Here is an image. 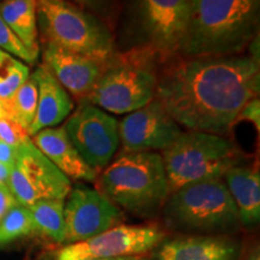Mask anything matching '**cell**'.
Returning a JSON list of instances; mask_svg holds the SVG:
<instances>
[{"mask_svg":"<svg viewBox=\"0 0 260 260\" xmlns=\"http://www.w3.org/2000/svg\"><path fill=\"white\" fill-rule=\"evenodd\" d=\"M259 89L256 38L248 53L168 61L158 74L155 98L182 129L226 136Z\"/></svg>","mask_w":260,"mask_h":260,"instance_id":"1","label":"cell"},{"mask_svg":"<svg viewBox=\"0 0 260 260\" xmlns=\"http://www.w3.org/2000/svg\"><path fill=\"white\" fill-rule=\"evenodd\" d=\"M178 58L245 53L259 38L260 0H189Z\"/></svg>","mask_w":260,"mask_h":260,"instance_id":"2","label":"cell"},{"mask_svg":"<svg viewBox=\"0 0 260 260\" xmlns=\"http://www.w3.org/2000/svg\"><path fill=\"white\" fill-rule=\"evenodd\" d=\"M189 0H126L125 22L116 41L121 53H139L165 64L180 56Z\"/></svg>","mask_w":260,"mask_h":260,"instance_id":"3","label":"cell"},{"mask_svg":"<svg viewBox=\"0 0 260 260\" xmlns=\"http://www.w3.org/2000/svg\"><path fill=\"white\" fill-rule=\"evenodd\" d=\"M98 187L115 206L138 217L154 216L170 194L157 152H122L102 171Z\"/></svg>","mask_w":260,"mask_h":260,"instance_id":"4","label":"cell"},{"mask_svg":"<svg viewBox=\"0 0 260 260\" xmlns=\"http://www.w3.org/2000/svg\"><path fill=\"white\" fill-rule=\"evenodd\" d=\"M162 214L168 228L188 235H226L241 225L223 178L193 182L172 191Z\"/></svg>","mask_w":260,"mask_h":260,"instance_id":"5","label":"cell"},{"mask_svg":"<svg viewBox=\"0 0 260 260\" xmlns=\"http://www.w3.org/2000/svg\"><path fill=\"white\" fill-rule=\"evenodd\" d=\"M41 46L110 59L117 53L116 39L100 18L68 0H37Z\"/></svg>","mask_w":260,"mask_h":260,"instance_id":"6","label":"cell"},{"mask_svg":"<svg viewBox=\"0 0 260 260\" xmlns=\"http://www.w3.org/2000/svg\"><path fill=\"white\" fill-rule=\"evenodd\" d=\"M160 155L170 193L193 182L223 178L245 159L233 140L201 132H183Z\"/></svg>","mask_w":260,"mask_h":260,"instance_id":"7","label":"cell"},{"mask_svg":"<svg viewBox=\"0 0 260 260\" xmlns=\"http://www.w3.org/2000/svg\"><path fill=\"white\" fill-rule=\"evenodd\" d=\"M157 65V61L145 54L117 52L84 100L115 115L141 109L155 99Z\"/></svg>","mask_w":260,"mask_h":260,"instance_id":"8","label":"cell"},{"mask_svg":"<svg viewBox=\"0 0 260 260\" xmlns=\"http://www.w3.org/2000/svg\"><path fill=\"white\" fill-rule=\"evenodd\" d=\"M8 187L17 204L28 207L41 200H65L71 181L30 141L18 146Z\"/></svg>","mask_w":260,"mask_h":260,"instance_id":"9","label":"cell"},{"mask_svg":"<svg viewBox=\"0 0 260 260\" xmlns=\"http://www.w3.org/2000/svg\"><path fill=\"white\" fill-rule=\"evenodd\" d=\"M79 154L98 174L115 157L119 147L118 122L88 100L79 106L63 125Z\"/></svg>","mask_w":260,"mask_h":260,"instance_id":"10","label":"cell"},{"mask_svg":"<svg viewBox=\"0 0 260 260\" xmlns=\"http://www.w3.org/2000/svg\"><path fill=\"white\" fill-rule=\"evenodd\" d=\"M165 233L154 224L118 225L82 242L61 247L54 260L111 259L147 253L162 242Z\"/></svg>","mask_w":260,"mask_h":260,"instance_id":"11","label":"cell"},{"mask_svg":"<svg viewBox=\"0 0 260 260\" xmlns=\"http://www.w3.org/2000/svg\"><path fill=\"white\" fill-rule=\"evenodd\" d=\"M64 201V243L82 242L121 224L122 212L105 195L87 186L71 188Z\"/></svg>","mask_w":260,"mask_h":260,"instance_id":"12","label":"cell"},{"mask_svg":"<svg viewBox=\"0 0 260 260\" xmlns=\"http://www.w3.org/2000/svg\"><path fill=\"white\" fill-rule=\"evenodd\" d=\"M183 133L155 98L147 105L126 113L118 123L122 152L162 151Z\"/></svg>","mask_w":260,"mask_h":260,"instance_id":"13","label":"cell"},{"mask_svg":"<svg viewBox=\"0 0 260 260\" xmlns=\"http://www.w3.org/2000/svg\"><path fill=\"white\" fill-rule=\"evenodd\" d=\"M45 67L64 89L77 100L88 98L110 59L82 56L54 46H41Z\"/></svg>","mask_w":260,"mask_h":260,"instance_id":"14","label":"cell"},{"mask_svg":"<svg viewBox=\"0 0 260 260\" xmlns=\"http://www.w3.org/2000/svg\"><path fill=\"white\" fill-rule=\"evenodd\" d=\"M240 245L226 235H186L161 242L155 260H237Z\"/></svg>","mask_w":260,"mask_h":260,"instance_id":"15","label":"cell"},{"mask_svg":"<svg viewBox=\"0 0 260 260\" xmlns=\"http://www.w3.org/2000/svg\"><path fill=\"white\" fill-rule=\"evenodd\" d=\"M31 76L38 83L39 95L34 121L28 130L29 136L60 124L74 110L73 98L44 64L39 65Z\"/></svg>","mask_w":260,"mask_h":260,"instance_id":"16","label":"cell"},{"mask_svg":"<svg viewBox=\"0 0 260 260\" xmlns=\"http://www.w3.org/2000/svg\"><path fill=\"white\" fill-rule=\"evenodd\" d=\"M32 144L69 180L94 182L98 172L89 167L71 144L64 126L42 129L32 136Z\"/></svg>","mask_w":260,"mask_h":260,"instance_id":"17","label":"cell"},{"mask_svg":"<svg viewBox=\"0 0 260 260\" xmlns=\"http://www.w3.org/2000/svg\"><path fill=\"white\" fill-rule=\"evenodd\" d=\"M224 183L239 212L240 224L253 228L260 220V174L258 168L237 165L224 175Z\"/></svg>","mask_w":260,"mask_h":260,"instance_id":"18","label":"cell"},{"mask_svg":"<svg viewBox=\"0 0 260 260\" xmlns=\"http://www.w3.org/2000/svg\"><path fill=\"white\" fill-rule=\"evenodd\" d=\"M0 16L32 57L40 54L37 0H2Z\"/></svg>","mask_w":260,"mask_h":260,"instance_id":"19","label":"cell"},{"mask_svg":"<svg viewBox=\"0 0 260 260\" xmlns=\"http://www.w3.org/2000/svg\"><path fill=\"white\" fill-rule=\"evenodd\" d=\"M64 201L60 199L41 200L28 206L34 222V233L53 242L64 243Z\"/></svg>","mask_w":260,"mask_h":260,"instance_id":"20","label":"cell"},{"mask_svg":"<svg viewBox=\"0 0 260 260\" xmlns=\"http://www.w3.org/2000/svg\"><path fill=\"white\" fill-rule=\"evenodd\" d=\"M38 95V83L30 75L29 79L19 87L15 95L5 105V116L15 119L28 132L37 112Z\"/></svg>","mask_w":260,"mask_h":260,"instance_id":"21","label":"cell"},{"mask_svg":"<svg viewBox=\"0 0 260 260\" xmlns=\"http://www.w3.org/2000/svg\"><path fill=\"white\" fill-rule=\"evenodd\" d=\"M30 76L28 65L0 48V99L5 107Z\"/></svg>","mask_w":260,"mask_h":260,"instance_id":"22","label":"cell"},{"mask_svg":"<svg viewBox=\"0 0 260 260\" xmlns=\"http://www.w3.org/2000/svg\"><path fill=\"white\" fill-rule=\"evenodd\" d=\"M34 233V222L28 207L16 204L0 219V247Z\"/></svg>","mask_w":260,"mask_h":260,"instance_id":"23","label":"cell"},{"mask_svg":"<svg viewBox=\"0 0 260 260\" xmlns=\"http://www.w3.org/2000/svg\"><path fill=\"white\" fill-rule=\"evenodd\" d=\"M0 48L3 51L8 52L19 60H23L28 64L37 63V58L32 57L21 40L16 37L15 32L9 28V25L5 23L4 19L0 16Z\"/></svg>","mask_w":260,"mask_h":260,"instance_id":"24","label":"cell"},{"mask_svg":"<svg viewBox=\"0 0 260 260\" xmlns=\"http://www.w3.org/2000/svg\"><path fill=\"white\" fill-rule=\"evenodd\" d=\"M0 141L17 148L18 146L30 141V136L27 129H24L15 119L3 116L0 117Z\"/></svg>","mask_w":260,"mask_h":260,"instance_id":"25","label":"cell"},{"mask_svg":"<svg viewBox=\"0 0 260 260\" xmlns=\"http://www.w3.org/2000/svg\"><path fill=\"white\" fill-rule=\"evenodd\" d=\"M247 121L251 122L255 126L256 130H260V100L259 96L253 98L248 103L243 106V109L240 111L237 116L236 122Z\"/></svg>","mask_w":260,"mask_h":260,"instance_id":"26","label":"cell"},{"mask_svg":"<svg viewBox=\"0 0 260 260\" xmlns=\"http://www.w3.org/2000/svg\"><path fill=\"white\" fill-rule=\"evenodd\" d=\"M17 204L8 186H0V219L5 216V213Z\"/></svg>","mask_w":260,"mask_h":260,"instance_id":"27","label":"cell"},{"mask_svg":"<svg viewBox=\"0 0 260 260\" xmlns=\"http://www.w3.org/2000/svg\"><path fill=\"white\" fill-rule=\"evenodd\" d=\"M16 153H17V148L0 141V162L2 164L8 165L9 168L14 167Z\"/></svg>","mask_w":260,"mask_h":260,"instance_id":"28","label":"cell"},{"mask_svg":"<svg viewBox=\"0 0 260 260\" xmlns=\"http://www.w3.org/2000/svg\"><path fill=\"white\" fill-rule=\"evenodd\" d=\"M71 4L76 5L77 8L84 10V11H102L105 0H68Z\"/></svg>","mask_w":260,"mask_h":260,"instance_id":"29","label":"cell"},{"mask_svg":"<svg viewBox=\"0 0 260 260\" xmlns=\"http://www.w3.org/2000/svg\"><path fill=\"white\" fill-rule=\"evenodd\" d=\"M10 172H11V168L0 162V186H8Z\"/></svg>","mask_w":260,"mask_h":260,"instance_id":"30","label":"cell"},{"mask_svg":"<svg viewBox=\"0 0 260 260\" xmlns=\"http://www.w3.org/2000/svg\"><path fill=\"white\" fill-rule=\"evenodd\" d=\"M86 260H140L139 255L134 256H121V258H111V259H86Z\"/></svg>","mask_w":260,"mask_h":260,"instance_id":"31","label":"cell"},{"mask_svg":"<svg viewBox=\"0 0 260 260\" xmlns=\"http://www.w3.org/2000/svg\"><path fill=\"white\" fill-rule=\"evenodd\" d=\"M247 260H260L259 248H258V247L253 249V251L251 252V254H249L248 258H247Z\"/></svg>","mask_w":260,"mask_h":260,"instance_id":"32","label":"cell"},{"mask_svg":"<svg viewBox=\"0 0 260 260\" xmlns=\"http://www.w3.org/2000/svg\"><path fill=\"white\" fill-rule=\"evenodd\" d=\"M5 116V111H4V106H3V102L0 99V117Z\"/></svg>","mask_w":260,"mask_h":260,"instance_id":"33","label":"cell"},{"mask_svg":"<svg viewBox=\"0 0 260 260\" xmlns=\"http://www.w3.org/2000/svg\"><path fill=\"white\" fill-rule=\"evenodd\" d=\"M0 2H2V0H0Z\"/></svg>","mask_w":260,"mask_h":260,"instance_id":"34","label":"cell"}]
</instances>
